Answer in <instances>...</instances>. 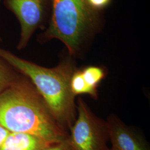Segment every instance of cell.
I'll use <instances>...</instances> for the list:
<instances>
[{
    "label": "cell",
    "instance_id": "4fadbf2b",
    "mask_svg": "<svg viewBox=\"0 0 150 150\" xmlns=\"http://www.w3.org/2000/svg\"><path fill=\"white\" fill-rule=\"evenodd\" d=\"M10 132L8 130L0 124V148Z\"/></svg>",
    "mask_w": 150,
    "mask_h": 150
},
{
    "label": "cell",
    "instance_id": "3957f363",
    "mask_svg": "<svg viewBox=\"0 0 150 150\" xmlns=\"http://www.w3.org/2000/svg\"><path fill=\"white\" fill-rule=\"evenodd\" d=\"M105 23L104 13L93 10L86 0H53L48 25L37 41L44 44L58 40L72 56L82 59Z\"/></svg>",
    "mask_w": 150,
    "mask_h": 150
},
{
    "label": "cell",
    "instance_id": "8992f818",
    "mask_svg": "<svg viewBox=\"0 0 150 150\" xmlns=\"http://www.w3.org/2000/svg\"><path fill=\"white\" fill-rule=\"evenodd\" d=\"M110 146L108 150H150L145 135L134 127L128 126L114 114L107 117Z\"/></svg>",
    "mask_w": 150,
    "mask_h": 150
},
{
    "label": "cell",
    "instance_id": "ba28073f",
    "mask_svg": "<svg viewBox=\"0 0 150 150\" xmlns=\"http://www.w3.org/2000/svg\"><path fill=\"white\" fill-rule=\"evenodd\" d=\"M70 88L75 97L78 95H87L93 100H97L98 90L88 86L84 80L80 68H77L72 75L70 80Z\"/></svg>",
    "mask_w": 150,
    "mask_h": 150
},
{
    "label": "cell",
    "instance_id": "277c9868",
    "mask_svg": "<svg viewBox=\"0 0 150 150\" xmlns=\"http://www.w3.org/2000/svg\"><path fill=\"white\" fill-rule=\"evenodd\" d=\"M77 116L69 138L75 150H108L109 131L106 121L97 117L82 98L76 103Z\"/></svg>",
    "mask_w": 150,
    "mask_h": 150
},
{
    "label": "cell",
    "instance_id": "7c38bea8",
    "mask_svg": "<svg viewBox=\"0 0 150 150\" xmlns=\"http://www.w3.org/2000/svg\"><path fill=\"white\" fill-rule=\"evenodd\" d=\"M41 150H75L70 142L69 137L59 142L54 143L46 146Z\"/></svg>",
    "mask_w": 150,
    "mask_h": 150
},
{
    "label": "cell",
    "instance_id": "7a4b0ae2",
    "mask_svg": "<svg viewBox=\"0 0 150 150\" xmlns=\"http://www.w3.org/2000/svg\"><path fill=\"white\" fill-rule=\"evenodd\" d=\"M0 57L31 82L59 126L69 132L77 116L76 97L70 88L76 59L65 48L57 65L47 68L22 59L0 47Z\"/></svg>",
    "mask_w": 150,
    "mask_h": 150
},
{
    "label": "cell",
    "instance_id": "6da1fadb",
    "mask_svg": "<svg viewBox=\"0 0 150 150\" xmlns=\"http://www.w3.org/2000/svg\"><path fill=\"white\" fill-rule=\"evenodd\" d=\"M0 124L11 132L32 134L48 144L61 142L69 135L31 82L21 74L0 93Z\"/></svg>",
    "mask_w": 150,
    "mask_h": 150
},
{
    "label": "cell",
    "instance_id": "52a82bcc",
    "mask_svg": "<svg viewBox=\"0 0 150 150\" xmlns=\"http://www.w3.org/2000/svg\"><path fill=\"white\" fill-rule=\"evenodd\" d=\"M48 145L36 136L10 132L0 150H41Z\"/></svg>",
    "mask_w": 150,
    "mask_h": 150
},
{
    "label": "cell",
    "instance_id": "9c48e42d",
    "mask_svg": "<svg viewBox=\"0 0 150 150\" xmlns=\"http://www.w3.org/2000/svg\"><path fill=\"white\" fill-rule=\"evenodd\" d=\"M80 69L87 84L96 90L108 74L107 67L104 66L89 65Z\"/></svg>",
    "mask_w": 150,
    "mask_h": 150
},
{
    "label": "cell",
    "instance_id": "5b68a950",
    "mask_svg": "<svg viewBox=\"0 0 150 150\" xmlns=\"http://www.w3.org/2000/svg\"><path fill=\"white\" fill-rule=\"evenodd\" d=\"M53 0H3V4L20 23V37L17 48H26L38 30L43 31L48 25Z\"/></svg>",
    "mask_w": 150,
    "mask_h": 150
},
{
    "label": "cell",
    "instance_id": "5bb4252c",
    "mask_svg": "<svg viewBox=\"0 0 150 150\" xmlns=\"http://www.w3.org/2000/svg\"><path fill=\"white\" fill-rule=\"evenodd\" d=\"M0 41H1V38L0 37Z\"/></svg>",
    "mask_w": 150,
    "mask_h": 150
},
{
    "label": "cell",
    "instance_id": "8fae6325",
    "mask_svg": "<svg viewBox=\"0 0 150 150\" xmlns=\"http://www.w3.org/2000/svg\"><path fill=\"white\" fill-rule=\"evenodd\" d=\"M113 0H86L88 5L95 11L103 12L111 5Z\"/></svg>",
    "mask_w": 150,
    "mask_h": 150
},
{
    "label": "cell",
    "instance_id": "30bf717a",
    "mask_svg": "<svg viewBox=\"0 0 150 150\" xmlns=\"http://www.w3.org/2000/svg\"><path fill=\"white\" fill-rule=\"evenodd\" d=\"M19 72L0 57V93L15 80Z\"/></svg>",
    "mask_w": 150,
    "mask_h": 150
}]
</instances>
